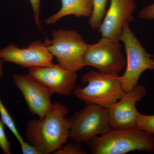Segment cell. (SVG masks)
<instances>
[{"label":"cell","instance_id":"obj_18","mask_svg":"<svg viewBox=\"0 0 154 154\" xmlns=\"http://www.w3.org/2000/svg\"><path fill=\"white\" fill-rule=\"evenodd\" d=\"M5 124L0 120V148L4 154H11V143L6 137L5 129Z\"/></svg>","mask_w":154,"mask_h":154},{"label":"cell","instance_id":"obj_7","mask_svg":"<svg viewBox=\"0 0 154 154\" xmlns=\"http://www.w3.org/2000/svg\"><path fill=\"white\" fill-rule=\"evenodd\" d=\"M120 42L102 37L96 44H88L84 58L85 66L94 67L102 73L119 74L126 64Z\"/></svg>","mask_w":154,"mask_h":154},{"label":"cell","instance_id":"obj_10","mask_svg":"<svg viewBox=\"0 0 154 154\" xmlns=\"http://www.w3.org/2000/svg\"><path fill=\"white\" fill-rule=\"evenodd\" d=\"M13 81L21 91L30 113L40 119L52 107V91L30 75L15 74Z\"/></svg>","mask_w":154,"mask_h":154},{"label":"cell","instance_id":"obj_17","mask_svg":"<svg viewBox=\"0 0 154 154\" xmlns=\"http://www.w3.org/2000/svg\"><path fill=\"white\" fill-rule=\"evenodd\" d=\"M137 126L139 129L154 134V115H146L140 113Z\"/></svg>","mask_w":154,"mask_h":154},{"label":"cell","instance_id":"obj_22","mask_svg":"<svg viewBox=\"0 0 154 154\" xmlns=\"http://www.w3.org/2000/svg\"><path fill=\"white\" fill-rule=\"evenodd\" d=\"M3 60L2 58L0 57V78L4 75V69H3Z\"/></svg>","mask_w":154,"mask_h":154},{"label":"cell","instance_id":"obj_12","mask_svg":"<svg viewBox=\"0 0 154 154\" xmlns=\"http://www.w3.org/2000/svg\"><path fill=\"white\" fill-rule=\"evenodd\" d=\"M135 9L134 0H111L110 7L98 29L102 37L120 40L123 25L134 21Z\"/></svg>","mask_w":154,"mask_h":154},{"label":"cell","instance_id":"obj_21","mask_svg":"<svg viewBox=\"0 0 154 154\" xmlns=\"http://www.w3.org/2000/svg\"><path fill=\"white\" fill-rule=\"evenodd\" d=\"M20 145L23 154H42L38 149L28 142L24 141Z\"/></svg>","mask_w":154,"mask_h":154},{"label":"cell","instance_id":"obj_4","mask_svg":"<svg viewBox=\"0 0 154 154\" xmlns=\"http://www.w3.org/2000/svg\"><path fill=\"white\" fill-rule=\"evenodd\" d=\"M52 34L48 49L59 64L75 72L84 68L88 44L82 36L76 30L61 29L53 30Z\"/></svg>","mask_w":154,"mask_h":154},{"label":"cell","instance_id":"obj_8","mask_svg":"<svg viewBox=\"0 0 154 154\" xmlns=\"http://www.w3.org/2000/svg\"><path fill=\"white\" fill-rule=\"evenodd\" d=\"M51 40L45 42L38 39L33 42L27 48H19L13 43L0 50V57L4 62L16 64L29 69L45 66L52 63L53 56L48 49Z\"/></svg>","mask_w":154,"mask_h":154},{"label":"cell","instance_id":"obj_19","mask_svg":"<svg viewBox=\"0 0 154 154\" xmlns=\"http://www.w3.org/2000/svg\"><path fill=\"white\" fill-rule=\"evenodd\" d=\"M33 9L34 22L39 29L42 30L40 21L41 0H29Z\"/></svg>","mask_w":154,"mask_h":154},{"label":"cell","instance_id":"obj_6","mask_svg":"<svg viewBox=\"0 0 154 154\" xmlns=\"http://www.w3.org/2000/svg\"><path fill=\"white\" fill-rule=\"evenodd\" d=\"M85 104L70 118L72 127L69 139L81 143H86L111 130L108 109L95 104Z\"/></svg>","mask_w":154,"mask_h":154},{"label":"cell","instance_id":"obj_9","mask_svg":"<svg viewBox=\"0 0 154 154\" xmlns=\"http://www.w3.org/2000/svg\"><path fill=\"white\" fill-rule=\"evenodd\" d=\"M145 87L137 85L131 91L125 92L121 99L108 108L110 128L114 130L137 128L140 113L136 105L146 94Z\"/></svg>","mask_w":154,"mask_h":154},{"label":"cell","instance_id":"obj_16","mask_svg":"<svg viewBox=\"0 0 154 154\" xmlns=\"http://www.w3.org/2000/svg\"><path fill=\"white\" fill-rule=\"evenodd\" d=\"M87 152L83 148L81 143L72 140L71 142L61 146L53 154H87Z\"/></svg>","mask_w":154,"mask_h":154},{"label":"cell","instance_id":"obj_11","mask_svg":"<svg viewBox=\"0 0 154 154\" xmlns=\"http://www.w3.org/2000/svg\"><path fill=\"white\" fill-rule=\"evenodd\" d=\"M28 74L49 88L53 94L69 96L76 87V72L71 71L59 64L28 69Z\"/></svg>","mask_w":154,"mask_h":154},{"label":"cell","instance_id":"obj_5","mask_svg":"<svg viewBox=\"0 0 154 154\" xmlns=\"http://www.w3.org/2000/svg\"><path fill=\"white\" fill-rule=\"evenodd\" d=\"M120 41L124 43L126 54V69L121 76V83L125 92L131 91L138 85L140 75L147 70H154V61L130 28L125 24Z\"/></svg>","mask_w":154,"mask_h":154},{"label":"cell","instance_id":"obj_3","mask_svg":"<svg viewBox=\"0 0 154 154\" xmlns=\"http://www.w3.org/2000/svg\"><path fill=\"white\" fill-rule=\"evenodd\" d=\"M84 88L76 86L73 95L85 103L109 107L118 102L125 93L121 83V76L90 71L81 78Z\"/></svg>","mask_w":154,"mask_h":154},{"label":"cell","instance_id":"obj_23","mask_svg":"<svg viewBox=\"0 0 154 154\" xmlns=\"http://www.w3.org/2000/svg\"><path fill=\"white\" fill-rule=\"evenodd\" d=\"M152 57H153V59L154 61V56H152Z\"/></svg>","mask_w":154,"mask_h":154},{"label":"cell","instance_id":"obj_2","mask_svg":"<svg viewBox=\"0 0 154 154\" xmlns=\"http://www.w3.org/2000/svg\"><path fill=\"white\" fill-rule=\"evenodd\" d=\"M86 144L92 154H125L134 151L154 152V134L137 128L111 129Z\"/></svg>","mask_w":154,"mask_h":154},{"label":"cell","instance_id":"obj_13","mask_svg":"<svg viewBox=\"0 0 154 154\" xmlns=\"http://www.w3.org/2000/svg\"><path fill=\"white\" fill-rule=\"evenodd\" d=\"M60 10L46 19L47 25H53L62 18L70 15L79 17H90L93 11V0H61Z\"/></svg>","mask_w":154,"mask_h":154},{"label":"cell","instance_id":"obj_1","mask_svg":"<svg viewBox=\"0 0 154 154\" xmlns=\"http://www.w3.org/2000/svg\"><path fill=\"white\" fill-rule=\"evenodd\" d=\"M68 113L67 106L59 102L53 103L44 118L31 119L27 122L26 141L42 154H53L69 138L72 120L65 117Z\"/></svg>","mask_w":154,"mask_h":154},{"label":"cell","instance_id":"obj_15","mask_svg":"<svg viewBox=\"0 0 154 154\" xmlns=\"http://www.w3.org/2000/svg\"><path fill=\"white\" fill-rule=\"evenodd\" d=\"M0 115L1 120L5 125L13 133V134L17 138L19 144H21L24 141L23 138L19 133L17 130L13 119L10 115L5 107L3 105L2 100L0 99Z\"/></svg>","mask_w":154,"mask_h":154},{"label":"cell","instance_id":"obj_14","mask_svg":"<svg viewBox=\"0 0 154 154\" xmlns=\"http://www.w3.org/2000/svg\"><path fill=\"white\" fill-rule=\"evenodd\" d=\"M107 0H93V11L89 20L93 29H99L106 14Z\"/></svg>","mask_w":154,"mask_h":154},{"label":"cell","instance_id":"obj_20","mask_svg":"<svg viewBox=\"0 0 154 154\" xmlns=\"http://www.w3.org/2000/svg\"><path fill=\"white\" fill-rule=\"evenodd\" d=\"M139 17L145 20L154 19V4L147 6L142 10L139 14Z\"/></svg>","mask_w":154,"mask_h":154}]
</instances>
